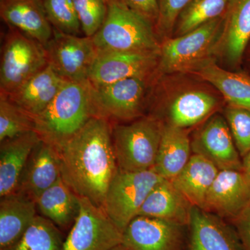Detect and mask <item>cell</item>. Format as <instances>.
<instances>
[{"label": "cell", "mask_w": 250, "mask_h": 250, "mask_svg": "<svg viewBox=\"0 0 250 250\" xmlns=\"http://www.w3.org/2000/svg\"><path fill=\"white\" fill-rule=\"evenodd\" d=\"M185 250H244L236 229L218 215L192 207Z\"/></svg>", "instance_id": "cell-14"}, {"label": "cell", "mask_w": 250, "mask_h": 250, "mask_svg": "<svg viewBox=\"0 0 250 250\" xmlns=\"http://www.w3.org/2000/svg\"><path fill=\"white\" fill-rule=\"evenodd\" d=\"M163 126L153 116L113 124L112 137L118 170L138 172L154 168Z\"/></svg>", "instance_id": "cell-4"}, {"label": "cell", "mask_w": 250, "mask_h": 250, "mask_svg": "<svg viewBox=\"0 0 250 250\" xmlns=\"http://www.w3.org/2000/svg\"><path fill=\"white\" fill-rule=\"evenodd\" d=\"M41 141L35 131L5 140L0 146V197L14 193L33 149Z\"/></svg>", "instance_id": "cell-18"}, {"label": "cell", "mask_w": 250, "mask_h": 250, "mask_svg": "<svg viewBox=\"0 0 250 250\" xmlns=\"http://www.w3.org/2000/svg\"><path fill=\"white\" fill-rule=\"evenodd\" d=\"M128 250L123 244H119L118 246L113 247V248H111V250Z\"/></svg>", "instance_id": "cell-38"}, {"label": "cell", "mask_w": 250, "mask_h": 250, "mask_svg": "<svg viewBox=\"0 0 250 250\" xmlns=\"http://www.w3.org/2000/svg\"><path fill=\"white\" fill-rule=\"evenodd\" d=\"M80 210L62 250H109L121 244L123 232L102 207L79 197Z\"/></svg>", "instance_id": "cell-9"}, {"label": "cell", "mask_w": 250, "mask_h": 250, "mask_svg": "<svg viewBox=\"0 0 250 250\" xmlns=\"http://www.w3.org/2000/svg\"><path fill=\"white\" fill-rule=\"evenodd\" d=\"M83 35L93 38L106 18V0H73Z\"/></svg>", "instance_id": "cell-32"}, {"label": "cell", "mask_w": 250, "mask_h": 250, "mask_svg": "<svg viewBox=\"0 0 250 250\" xmlns=\"http://www.w3.org/2000/svg\"><path fill=\"white\" fill-rule=\"evenodd\" d=\"M190 72L213 85L230 106L250 111V77L225 70L212 59L202 62Z\"/></svg>", "instance_id": "cell-25"}, {"label": "cell", "mask_w": 250, "mask_h": 250, "mask_svg": "<svg viewBox=\"0 0 250 250\" xmlns=\"http://www.w3.org/2000/svg\"><path fill=\"white\" fill-rule=\"evenodd\" d=\"M63 243L57 225L37 215L21 239L4 250H62Z\"/></svg>", "instance_id": "cell-29"}, {"label": "cell", "mask_w": 250, "mask_h": 250, "mask_svg": "<svg viewBox=\"0 0 250 250\" xmlns=\"http://www.w3.org/2000/svg\"><path fill=\"white\" fill-rule=\"evenodd\" d=\"M219 171L207 158L193 154L182 172L170 181L192 207L202 208Z\"/></svg>", "instance_id": "cell-24"}, {"label": "cell", "mask_w": 250, "mask_h": 250, "mask_svg": "<svg viewBox=\"0 0 250 250\" xmlns=\"http://www.w3.org/2000/svg\"><path fill=\"white\" fill-rule=\"evenodd\" d=\"M233 0H192L180 14L175 34L184 35L204 24L224 17Z\"/></svg>", "instance_id": "cell-28"}, {"label": "cell", "mask_w": 250, "mask_h": 250, "mask_svg": "<svg viewBox=\"0 0 250 250\" xmlns=\"http://www.w3.org/2000/svg\"><path fill=\"white\" fill-rule=\"evenodd\" d=\"M107 15L93 39L98 52H134L160 54L154 25L122 0H106Z\"/></svg>", "instance_id": "cell-3"}, {"label": "cell", "mask_w": 250, "mask_h": 250, "mask_svg": "<svg viewBox=\"0 0 250 250\" xmlns=\"http://www.w3.org/2000/svg\"><path fill=\"white\" fill-rule=\"evenodd\" d=\"M35 131L32 117L0 93V142Z\"/></svg>", "instance_id": "cell-30"}, {"label": "cell", "mask_w": 250, "mask_h": 250, "mask_svg": "<svg viewBox=\"0 0 250 250\" xmlns=\"http://www.w3.org/2000/svg\"><path fill=\"white\" fill-rule=\"evenodd\" d=\"M67 82L48 65L6 96L34 118L49 106Z\"/></svg>", "instance_id": "cell-19"}, {"label": "cell", "mask_w": 250, "mask_h": 250, "mask_svg": "<svg viewBox=\"0 0 250 250\" xmlns=\"http://www.w3.org/2000/svg\"><path fill=\"white\" fill-rule=\"evenodd\" d=\"M217 104L216 99L210 94L199 90L186 92L171 104L168 123L182 129L194 126L209 116Z\"/></svg>", "instance_id": "cell-27"}, {"label": "cell", "mask_w": 250, "mask_h": 250, "mask_svg": "<svg viewBox=\"0 0 250 250\" xmlns=\"http://www.w3.org/2000/svg\"><path fill=\"white\" fill-rule=\"evenodd\" d=\"M250 205V185L243 171L222 170L210 187L202 209L230 223Z\"/></svg>", "instance_id": "cell-15"}, {"label": "cell", "mask_w": 250, "mask_h": 250, "mask_svg": "<svg viewBox=\"0 0 250 250\" xmlns=\"http://www.w3.org/2000/svg\"><path fill=\"white\" fill-rule=\"evenodd\" d=\"M159 54L152 52H98L88 81L93 88L136 77L152 76L157 71Z\"/></svg>", "instance_id": "cell-12"}, {"label": "cell", "mask_w": 250, "mask_h": 250, "mask_svg": "<svg viewBox=\"0 0 250 250\" xmlns=\"http://www.w3.org/2000/svg\"><path fill=\"white\" fill-rule=\"evenodd\" d=\"M193 154L207 158L220 170H243V161L225 118L215 115L197 131L191 141Z\"/></svg>", "instance_id": "cell-13"}, {"label": "cell", "mask_w": 250, "mask_h": 250, "mask_svg": "<svg viewBox=\"0 0 250 250\" xmlns=\"http://www.w3.org/2000/svg\"><path fill=\"white\" fill-rule=\"evenodd\" d=\"M243 161V171L250 185V152L242 159Z\"/></svg>", "instance_id": "cell-37"}, {"label": "cell", "mask_w": 250, "mask_h": 250, "mask_svg": "<svg viewBox=\"0 0 250 250\" xmlns=\"http://www.w3.org/2000/svg\"><path fill=\"white\" fill-rule=\"evenodd\" d=\"M95 117L92 87L88 81L67 82L48 106L34 117L41 141L57 151Z\"/></svg>", "instance_id": "cell-2"}, {"label": "cell", "mask_w": 250, "mask_h": 250, "mask_svg": "<svg viewBox=\"0 0 250 250\" xmlns=\"http://www.w3.org/2000/svg\"><path fill=\"white\" fill-rule=\"evenodd\" d=\"M250 39V0H233L226 15L215 53L229 62L241 60Z\"/></svg>", "instance_id": "cell-20"}, {"label": "cell", "mask_w": 250, "mask_h": 250, "mask_svg": "<svg viewBox=\"0 0 250 250\" xmlns=\"http://www.w3.org/2000/svg\"><path fill=\"white\" fill-rule=\"evenodd\" d=\"M225 18H219L184 35L161 44L157 71L164 74L190 72L210 60L216 52Z\"/></svg>", "instance_id": "cell-5"}, {"label": "cell", "mask_w": 250, "mask_h": 250, "mask_svg": "<svg viewBox=\"0 0 250 250\" xmlns=\"http://www.w3.org/2000/svg\"><path fill=\"white\" fill-rule=\"evenodd\" d=\"M225 118L243 159L250 152V111L228 105L225 110Z\"/></svg>", "instance_id": "cell-33"}, {"label": "cell", "mask_w": 250, "mask_h": 250, "mask_svg": "<svg viewBox=\"0 0 250 250\" xmlns=\"http://www.w3.org/2000/svg\"><path fill=\"white\" fill-rule=\"evenodd\" d=\"M192 152L185 129L170 123L164 125L154 169L162 178L171 180L187 166Z\"/></svg>", "instance_id": "cell-23"}, {"label": "cell", "mask_w": 250, "mask_h": 250, "mask_svg": "<svg viewBox=\"0 0 250 250\" xmlns=\"http://www.w3.org/2000/svg\"><path fill=\"white\" fill-rule=\"evenodd\" d=\"M192 0H157L159 16L155 24L156 34L167 37L175 29L177 20Z\"/></svg>", "instance_id": "cell-34"}, {"label": "cell", "mask_w": 250, "mask_h": 250, "mask_svg": "<svg viewBox=\"0 0 250 250\" xmlns=\"http://www.w3.org/2000/svg\"><path fill=\"white\" fill-rule=\"evenodd\" d=\"M61 177L58 151L48 143L41 141L29 156L16 192L36 202L41 194Z\"/></svg>", "instance_id": "cell-16"}, {"label": "cell", "mask_w": 250, "mask_h": 250, "mask_svg": "<svg viewBox=\"0 0 250 250\" xmlns=\"http://www.w3.org/2000/svg\"><path fill=\"white\" fill-rule=\"evenodd\" d=\"M47 65L42 44L16 28L8 27L1 49L0 93H14Z\"/></svg>", "instance_id": "cell-6"}, {"label": "cell", "mask_w": 250, "mask_h": 250, "mask_svg": "<svg viewBox=\"0 0 250 250\" xmlns=\"http://www.w3.org/2000/svg\"><path fill=\"white\" fill-rule=\"evenodd\" d=\"M187 236L188 226L139 215L125 228L122 244L128 250H185Z\"/></svg>", "instance_id": "cell-11"}, {"label": "cell", "mask_w": 250, "mask_h": 250, "mask_svg": "<svg viewBox=\"0 0 250 250\" xmlns=\"http://www.w3.org/2000/svg\"><path fill=\"white\" fill-rule=\"evenodd\" d=\"M151 77H131L99 88L91 86L95 117L104 118L112 124L129 123L143 117Z\"/></svg>", "instance_id": "cell-8"}, {"label": "cell", "mask_w": 250, "mask_h": 250, "mask_svg": "<svg viewBox=\"0 0 250 250\" xmlns=\"http://www.w3.org/2000/svg\"><path fill=\"white\" fill-rule=\"evenodd\" d=\"M192 207L172 182L164 179L149 192L138 216L161 219L188 226Z\"/></svg>", "instance_id": "cell-22"}, {"label": "cell", "mask_w": 250, "mask_h": 250, "mask_svg": "<svg viewBox=\"0 0 250 250\" xmlns=\"http://www.w3.org/2000/svg\"><path fill=\"white\" fill-rule=\"evenodd\" d=\"M45 14L53 29L65 34H83L73 0H42Z\"/></svg>", "instance_id": "cell-31"}, {"label": "cell", "mask_w": 250, "mask_h": 250, "mask_svg": "<svg viewBox=\"0 0 250 250\" xmlns=\"http://www.w3.org/2000/svg\"><path fill=\"white\" fill-rule=\"evenodd\" d=\"M0 16L8 27L16 28L43 46L53 36L42 0H0Z\"/></svg>", "instance_id": "cell-17"}, {"label": "cell", "mask_w": 250, "mask_h": 250, "mask_svg": "<svg viewBox=\"0 0 250 250\" xmlns=\"http://www.w3.org/2000/svg\"><path fill=\"white\" fill-rule=\"evenodd\" d=\"M36 205L45 218L62 228L75 222L80 210L78 195L62 177L41 194Z\"/></svg>", "instance_id": "cell-26"}, {"label": "cell", "mask_w": 250, "mask_h": 250, "mask_svg": "<svg viewBox=\"0 0 250 250\" xmlns=\"http://www.w3.org/2000/svg\"><path fill=\"white\" fill-rule=\"evenodd\" d=\"M236 229L244 250H250V205L230 222Z\"/></svg>", "instance_id": "cell-36"}, {"label": "cell", "mask_w": 250, "mask_h": 250, "mask_svg": "<svg viewBox=\"0 0 250 250\" xmlns=\"http://www.w3.org/2000/svg\"><path fill=\"white\" fill-rule=\"evenodd\" d=\"M126 6L146 18L155 27L159 9L157 0H122Z\"/></svg>", "instance_id": "cell-35"}, {"label": "cell", "mask_w": 250, "mask_h": 250, "mask_svg": "<svg viewBox=\"0 0 250 250\" xmlns=\"http://www.w3.org/2000/svg\"><path fill=\"white\" fill-rule=\"evenodd\" d=\"M35 200L18 192L1 197L0 201V250L21 239L36 215Z\"/></svg>", "instance_id": "cell-21"}, {"label": "cell", "mask_w": 250, "mask_h": 250, "mask_svg": "<svg viewBox=\"0 0 250 250\" xmlns=\"http://www.w3.org/2000/svg\"><path fill=\"white\" fill-rule=\"evenodd\" d=\"M49 66L67 82L88 81L98 55L93 39L65 34L54 29L45 46Z\"/></svg>", "instance_id": "cell-10"}, {"label": "cell", "mask_w": 250, "mask_h": 250, "mask_svg": "<svg viewBox=\"0 0 250 250\" xmlns=\"http://www.w3.org/2000/svg\"><path fill=\"white\" fill-rule=\"evenodd\" d=\"M112 127L107 120L93 117L58 150L64 182L79 197L102 208L118 170Z\"/></svg>", "instance_id": "cell-1"}, {"label": "cell", "mask_w": 250, "mask_h": 250, "mask_svg": "<svg viewBox=\"0 0 250 250\" xmlns=\"http://www.w3.org/2000/svg\"><path fill=\"white\" fill-rule=\"evenodd\" d=\"M163 179L154 168L138 172L118 170L108 187L104 210L123 232L138 216L149 192Z\"/></svg>", "instance_id": "cell-7"}, {"label": "cell", "mask_w": 250, "mask_h": 250, "mask_svg": "<svg viewBox=\"0 0 250 250\" xmlns=\"http://www.w3.org/2000/svg\"></svg>", "instance_id": "cell-39"}]
</instances>
